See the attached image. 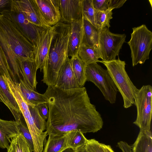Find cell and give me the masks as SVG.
<instances>
[{"instance_id":"obj_1","label":"cell","mask_w":152,"mask_h":152,"mask_svg":"<svg viewBox=\"0 0 152 152\" xmlns=\"http://www.w3.org/2000/svg\"><path fill=\"white\" fill-rule=\"evenodd\" d=\"M43 95L49 110L48 135L74 131L95 133L102 128L101 115L91 103L85 87L65 89L48 86Z\"/></svg>"},{"instance_id":"obj_2","label":"cell","mask_w":152,"mask_h":152,"mask_svg":"<svg viewBox=\"0 0 152 152\" xmlns=\"http://www.w3.org/2000/svg\"><path fill=\"white\" fill-rule=\"evenodd\" d=\"M0 45L9 66L11 80L20 83V65L26 60H35V47L17 28L4 11L0 14Z\"/></svg>"},{"instance_id":"obj_3","label":"cell","mask_w":152,"mask_h":152,"mask_svg":"<svg viewBox=\"0 0 152 152\" xmlns=\"http://www.w3.org/2000/svg\"><path fill=\"white\" fill-rule=\"evenodd\" d=\"M71 30L70 23L60 21L56 25L48 61L42 70V81L48 86H56L60 69L68 57V47Z\"/></svg>"},{"instance_id":"obj_4","label":"cell","mask_w":152,"mask_h":152,"mask_svg":"<svg viewBox=\"0 0 152 152\" xmlns=\"http://www.w3.org/2000/svg\"><path fill=\"white\" fill-rule=\"evenodd\" d=\"M106 67L124 101V107L128 108L134 104V98L138 89L134 85L125 70L126 63L117 59L105 61L99 60Z\"/></svg>"},{"instance_id":"obj_5","label":"cell","mask_w":152,"mask_h":152,"mask_svg":"<svg viewBox=\"0 0 152 152\" xmlns=\"http://www.w3.org/2000/svg\"><path fill=\"white\" fill-rule=\"evenodd\" d=\"M131 37L127 42L131 51L133 66L143 64L149 59L152 48V32L146 26L142 24L132 28Z\"/></svg>"},{"instance_id":"obj_6","label":"cell","mask_w":152,"mask_h":152,"mask_svg":"<svg viewBox=\"0 0 152 152\" xmlns=\"http://www.w3.org/2000/svg\"><path fill=\"white\" fill-rule=\"evenodd\" d=\"M87 81L94 83L100 90L104 99L111 104L115 103L118 90L107 69L97 63L86 65Z\"/></svg>"},{"instance_id":"obj_7","label":"cell","mask_w":152,"mask_h":152,"mask_svg":"<svg viewBox=\"0 0 152 152\" xmlns=\"http://www.w3.org/2000/svg\"><path fill=\"white\" fill-rule=\"evenodd\" d=\"M137 110L136 120L133 123L140 130H150L152 112V87L142 86L138 89L134 98Z\"/></svg>"},{"instance_id":"obj_8","label":"cell","mask_w":152,"mask_h":152,"mask_svg":"<svg viewBox=\"0 0 152 152\" xmlns=\"http://www.w3.org/2000/svg\"><path fill=\"white\" fill-rule=\"evenodd\" d=\"M98 31L100 58L105 61L116 59L123 44L126 42V35L112 33L106 27Z\"/></svg>"},{"instance_id":"obj_9","label":"cell","mask_w":152,"mask_h":152,"mask_svg":"<svg viewBox=\"0 0 152 152\" xmlns=\"http://www.w3.org/2000/svg\"><path fill=\"white\" fill-rule=\"evenodd\" d=\"M17 28L36 47L38 32L42 28L31 23L21 10L17 0H10V10H4Z\"/></svg>"},{"instance_id":"obj_10","label":"cell","mask_w":152,"mask_h":152,"mask_svg":"<svg viewBox=\"0 0 152 152\" xmlns=\"http://www.w3.org/2000/svg\"><path fill=\"white\" fill-rule=\"evenodd\" d=\"M3 77L18 103L33 142L36 143L41 141L45 137V132L39 130L37 127L31 116L28 105L15 84L5 75L3 76Z\"/></svg>"},{"instance_id":"obj_11","label":"cell","mask_w":152,"mask_h":152,"mask_svg":"<svg viewBox=\"0 0 152 152\" xmlns=\"http://www.w3.org/2000/svg\"><path fill=\"white\" fill-rule=\"evenodd\" d=\"M56 30V25L42 28L38 32L37 43L35 48V61L37 69L42 71L46 64L51 42Z\"/></svg>"},{"instance_id":"obj_12","label":"cell","mask_w":152,"mask_h":152,"mask_svg":"<svg viewBox=\"0 0 152 152\" xmlns=\"http://www.w3.org/2000/svg\"><path fill=\"white\" fill-rule=\"evenodd\" d=\"M45 23L49 27L61 20L59 0H34Z\"/></svg>"},{"instance_id":"obj_13","label":"cell","mask_w":152,"mask_h":152,"mask_svg":"<svg viewBox=\"0 0 152 152\" xmlns=\"http://www.w3.org/2000/svg\"><path fill=\"white\" fill-rule=\"evenodd\" d=\"M82 0H59L61 21L70 23L83 18Z\"/></svg>"},{"instance_id":"obj_14","label":"cell","mask_w":152,"mask_h":152,"mask_svg":"<svg viewBox=\"0 0 152 152\" xmlns=\"http://www.w3.org/2000/svg\"><path fill=\"white\" fill-rule=\"evenodd\" d=\"M55 86L65 89L79 87L73 72L71 59L68 57L60 69Z\"/></svg>"},{"instance_id":"obj_15","label":"cell","mask_w":152,"mask_h":152,"mask_svg":"<svg viewBox=\"0 0 152 152\" xmlns=\"http://www.w3.org/2000/svg\"><path fill=\"white\" fill-rule=\"evenodd\" d=\"M83 18L79 20L70 23L71 30L68 47L67 54L69 57L72 58L78 56V50L83 40Z\"/></svg>"},{"instance_id":"obj_16","label":"cell","mask_w":152,"mask_h":152,"mask_svg":"<svg viewBox=\"0 0 152 152\" xmlns=\"http://www.w3.org/2000/svg\"><path fill=\"white\" fill-rule=\"evenodd\" d=\"M0 102L4 103L9 109L15 121L19 122L21 121V113L19 106L5 83L3 78V75L0 74Z\"/></svg>"},{"instance_id":"obj_17","label":"cell","mask_w":152,"mask_h":152,"mask_svg":"<svg viewBox=\"0 0 152 152\" xmlns=\"http://www.w3.org/2000/svg\"><path fill=\"white\" fill-rule=\"evenodd\" d=\"M24 13L32 23L43 28L49 27L45 23L34 0H17Z\"/></svg>"},{"instance_id":"obj_18","label":"cell","mask_w":152,"mask_h":152,"mask_svg":"<svg viewBox=\"0 0 152 152\" xmlns=\"http://www.w3.org/2000/svg\"><path fill=\"white\" fill-rule=\"evenodd\" d=\"M38 69L35 60H26L22 61L20 65L22 80L29 88L35 91L37 82L36 73Z\"/></svg>"},{"instance_id":"obj_19","label":"cell","mask_w":152,"mask_h":152,"mask_svg":"<svg viewBox=\"0 0 152 152\" xmlns=\"http://www.w3.org/2000/svg\"><path fill=\"white\" fill-rule=\"evenodd\" d=\"M14 83L28 106H35L41 104L47 103L43 94L31 89L23 81Z\"/></svg>"},{"instance_id":"obj_20","label":"cell","mask_w":152,"mask_h":152,"mask_svg":"<svg viewBox=\"0 0 152 152\" xmlns=\"http://www.w3.org/2000/svg\"><path fill=\"white\" fill-rule=\"evenodd\" d=\"M83 35L82 44H84L99 50L98 31L83 17Z\"/></svg>"},{"instance_id":"obj_21","label":"cell","mask_w":152,"mask_h":152,"mask_svg":"<svg viewBox=\"0 0 152 152\" xmlns=\"http://www.w3.org/2000/svg\"><path fill=\"white\" fill-rule=\"evenodd\" d=\"M48 135L42 152H62L68 148L67 142V133Z\"/></svg>"},{"instance_id":"obj_22","label":"cell","mask_w":152,"mask_h":152,"mask_svg":"<svg viewBox=\"0 0 152 152\" xmlns=\"http://www.w3.org/2000/svg\"><path fill=\"white\" fill-rule=\"evenodd\" d=\"M132 146V152H152V137L151 131L140 130Z\"/></svg>"},{"instance_id":"obj_23","label":"cell","mask_w":152,"mask_h":152,"mask_svg":"<svg viewBox=\"0 0 152 152\" xmlns=\"http://www.w3.org/2000/svg\"><path fill=\"white\" fill-rule=\"evenodd\" d=\"M78 56L86 65L98 62L100 58L99 50L83 44L79 49Z\"/></svg>"},{"instance_id":"obj_24","label":"cell","mask_w":152,"mask_h":152,"mask_svg":"<svg viewBox=\"0 0 152 152\" xmlns=\"http://www.w3.org/2000/svg\"><path fill=\"white\" fill-rule=\"evenodd\" d=\"M73 72L79 87H83L86 82V65L78 56L70 58Z\"/></svg>"},{"instance_id":"obj_25","label":"cell","mask_w":152,"mask_h":152,"mask_svg":"<svg viewBox=\"0 0 152 152\" xmlns=\"http://www.w3.org/2000/svg\"><path fill=\"white\" fill-rule=\"evenodd\" d=\"M112 10L108 9L105 11L95 10L94 26L98 31L110 27V20L113 18Z\"/></svg>"},{"instance_id":"obj_26","label":"cell","mask_w":152,"mask_h":152,"mask_svg":"<svg viewBox=\"0 0 152 152\" xmlns=\"http://www.w3.org/2000/svg\"><path fill=\"white\" fill-rule=\"evenodd\" d=\"M11 140L7 152H32L22 134L20 133Z\"/></svg>"},{"instance_id":"obj_27","label":"cell","mask_w":152,"mask_h":152,"mask_svg":"<svg viewBox=\"0 0 152 152\" xmlns=\"http://www.w3.org/2000/svg\"><path fill=\"white\" fill-rule=\"evenodd\" d=\"M84 134L81 132L74 131L67 133V142L68 148L75 150L85 146L87 141Z\"/></svg>"},{"instance_id":"obj_28","label":"cell","mask_w":152,"mask_h":152,"mask_svg":"<svg viewBox=\"0 0 152 152\" xmlns=\"http://www.w3.org/2000/svg\"><path fill=\"white\" fill-rule=\"evenodd\" d=\"M82 7L83 17L95 27L96 10L93 7L92 0H82Z\"/></svg>"},{"instance_id":"obj_29","label":"cell","mask_w":152,"mask_h":152,"mask_svg":"<svg viewBox=\"0 0 152 152\" xmlns=\"http://www.w3.org/2000/svg\"><path fill=\"white\" fill-rule=\"evenodd\" d=\"M28 107L32 118L37 127L39 130L44 132L46 129V120L40 115L36 106Z\"/></svg>"},{"instance_id":"obj_30","label":"cell","mask_w":152,"mask_h":152,"mask_svg":"<svg viewBox=\"0 0 152 152\" xmlns=\"http://www.w3.org/2000/svg\"><path fill=\"white\" fill-rule=\"evenodd\" d=\"M84 147L88 152H105L102 143L94 139L87 140Z\"/></svg>"},{"instance_id":"obj_31","label":"cell","mask_w":152,"mask_h":152,"mask_svg":"<svg viewBox=\"0 0 152 152\" xmlns=\"http://www.w3.org/2000/svg\"><path fill=\"white\" fill-rule=\"evenodd\" d=\"M0 74L5 75L11 80L10 71L7 61L2 48L0 45Z\"/></svg>"},{"instance_id":"obj_32","label":"cell","mask_w":152,"mask_h":152,"mask_svg":"<svg viewBox=\"0 0 152 152\" xmlns=\"http://www.w3.org/2000/svg\"><path fill=\"white\" fill-rule=\"evenodd\" d=\"M19 126L20 129L21 133L25 137L31 152H33L34 150L33 142L28 128L23 124L21 121L19 122Z\"/></svg>"},{"instance_id":"obj_33","label":"cell","mask_w":152,"mask_h":152,"mask_svg":"<svg viewBox=\"0 0 152 152\" xmlns=\"http://www.w3.org/2000/svg\"><path fill=\"white\" fill-rule=\"evenodd\" d=\"M93 7L95 10L105 11L108 9L110 0H92Z\"/></svg>"},{"instance_id":"obj_34","label":"cell","mask_w":152,"mask_h":152,"mask_svg":"<svg viewBox=\"0 0 152 152\" xmlns=\"http://www.w3.org/2000/svg\"><path fill=\"white\" fill-rule=\"evenodd\" d=\"M41 117L45 120L49 116V110L46 103H42L36 106Z\"/></svg>"},{"instance_id":"obj_35","label":"cell","mask_w":152,"mask_h":152,"mask_svg":"<svg viewBox=\"0 0 152 152\" xmlns=\"http://www.w3.org/2000/svg\"><path fill=\"white\" fill-rule=\"evenodd\" d=\"M11 140L9 139L4 132L0 128V148L7 149Z\"/></svg>"},{"instance_id":"obj_36","label":"cell","mask_w":152,"mask_h":152,"mask_svg":"<svg viewBox=\"0 0 152 152\" xmlns=\"http://www.w3.org/2000/svg\"><path fill=\"white\" fill-rule=\"evenodd\" d=\"M126 0H110L108 9L113 10L114 9L118 8L123 6Z\"/></svg>"},{"instance_id":"obj_37","label":"cell","mask_w":152,"mask_h":152,"mask_svg":"<svg viewBox=\"0 0 152 152\" xmlns=\"http://www.w3.org/2000/svg\"><path fill=\"white\" fill-rule=\"evenodd\" d=\"M117 146L122 152H132V146L124 141L119 142L117 143Z\"/></svg>"},{"instance_id":"obj_38","label":"cell","mask_w":152,"mask_h":152,"mask_svg":"<svg viewBox=\"0 0 152 152\" xmlns=\"http://www.w3.org/2000/svg\"><path fill=\"white\" fill-rule=\"evenodd\" d=\"M10 0H0V14L6 10H10Z\"/></svg>"},{"instance_id":"obj_39","label":"cell","mask_w":152,"mask_h":152,"mask_svg":"<svg viewBox=\"0 0 152 152\" xmlns=\"http://www.w3.org/2000/svg\"><path fill=\"white\" fill-rule=\"evenodd\" d=\"M102 145L105 152H115L110 145L102 144Z\"/></svg>"},{"instance_id":"obj_40","label":"cell","mask_w":152,"mask_h":152,"mask_svg":"<svg viewBox=\"0 0 152 152\" xmlns=\"http://www.w3.org/2000/svg\"><path fill=\"white\" fill-rule=\"evenodd\" d=\"M74 150L75 152H88L85 148L84 146L80 147Z\"/></svg>"},{"instance_id":"obj_41","label":"cell","mask_w":152,"mask_h":152,"mask_svg":"<svg viewBox=\"0 0 152 152\" xmlns=\"http://www.w3.org/2000/svg\"><path fill=\"white\" fill-rule=\"evenodd\" d=\"M62 152H75V151L71 148H69L66 149Z\"/></svg>"}]
</instances>
